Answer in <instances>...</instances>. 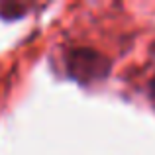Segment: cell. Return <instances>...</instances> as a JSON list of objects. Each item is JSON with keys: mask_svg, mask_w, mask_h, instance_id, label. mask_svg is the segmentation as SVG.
Returning <instances> with one entry per match:
<instances>
[{"mask_svg": "<svg viewBox=\"0 0 155 155\" xmlns=\"http://www.w3.org/2000/svg\"><path fill=\"white\" fill-rule=\"evenodd\" d=\"M67 65H69V73L81 83L102 79L108 73V61L92 49H73L69 53Z\"/></svg>", "mask_w": 155, "mask_h": 155, "instance_id": "1", "label": "cell"}]
</instances>
